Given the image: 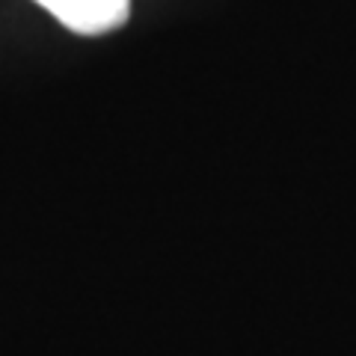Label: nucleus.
I'll use <instances>...</instances> for the list:
<instances>
[{"mask_svg": "<svg viewBox=\"0 0 356 356\" xmlns=\"http://www.w3.org/2000/svg\"><path fill=\"white\" fill-rule=\"evenodd\" d=\"M42 9L81 36H104L131 15V0H36Z\"/></svg>", "mask_w": 356, "mask_h": 356, "instance_id": "nucleus-1", "label": "nucleus"}]
</instances>
